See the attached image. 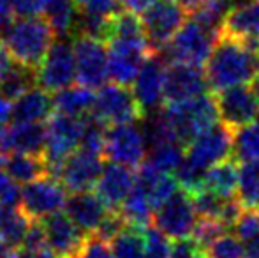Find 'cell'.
<instances>
[{
  "label": "cell",
  "mask_w": 259,
  "mask_h": 258,
  "mask_svg": "<svg viewBox=\"0 0 259 258\" xmlns=\"http://www.w3.org/2000/svg\"><path fill=\"white\" fill-rule=\"evenodd\" d=\"M18 253H20L18 251V248H14V246L0 241V258H16Z\"/></svg>",
  "instance_id": "obj_55"
},
{
  "label": "cell",
  "mask_w": 259,
  "mask_h": 258,
  "mask_svg": "<svg viewBox=\"0 0 259 258\" xmlns=\"http://www.w3.org/2000/svg\"><path fill=\"white\" fill-rule=\"evenodd\" d=\"M35 85V69L13 62L0 76V92L7 99H16L20 94Z\"/></svg>",
  "instance_id": "obj_32"
},
{
  "label": "cell",
  "mask_w": 259,
  "mask_h": 258,
  "mask_svg": "<svg viewBox=\"0 0 259 258\" xmlns=\"http://www.w3.org/2000/svg\"><path fill=\"white\" fill-rule=\"evenodd\" d=\"M252 89H254V92L257 94V97H259V69H257V72H256V76L252 78Z\"/></svg>",
  "instance_id": "obj_57"
},
{
  "label": "cell",
  "mask_w": 259,
  "mask_h": 258,
  "mask_svg": "<svg viewBox=\"0 0 259 258\" xmlns=\"http://www.w3.org/2000/svg\"><path fill=\"white\" fill-rule=\"evenodd\" d=\"M14 16H16V14H14L11 0H0V35L9 27V23L14 20Z\"/></svg>",
  "instance_id": "obj_51"
},
{
  "label": "cell",
  "mask_w": 259,
  "mask_h": 258,
  "mask_svg": "<svg viewBox=\"0 0 259 258\" xmlns=\"http://www.w3.org/2000/svg\"><path fill=\"white\" fill-rule=\"evenodd\" d=\"M147 152H148V159H147L148 165H152L154 168L166 173H173V170L177 168V165L184 158L182 145L177 140L157 141L154 145H148Z\"/></svg>",
  "instance_id": "obj_34"
},
{
  "label": "cell",
  "mask_w": 259,
  "mask_h": 258,
  "mask_svg": "<svg viewBox=\"0 0 259 258\" xmlns=\"http://www.w3.org/2000/svg\"><path fill=\"white\" fill-rule=\"evenodd\" d=\"M233 7V0H203L198 7L191 11L192 16L199 25L210 30L211 34L219 35L228 11Z\"/></svg>",
  "instance_id": "obj_35"
},
{
  "label": "cell",
  "mask_w": 259,
  "mask_h": 258,
  "mask_svg": "<svg viewBox=\"0 0 259 258\" xmlns=\"http://www.w3.org/2000/svg\"><path fill=\"white\" fill-rule=\"evenodd\" d=\"M103 156L111 163L138 168L147 159V141L140 126L136 122L108 126Z\"/></svg>",
  "instance_id": "obj_11"
},
{
  "label": "cell",
  "mask_w": 259,
  "mask_h": 258,
  "mask_svg": "<svg viewBox=\"0 0 259 258\" xmlns=\"http://www.w3.org/2000/svg\"><path fill=\"white\" fill-rule=\"evenodd\" d=\"M7 138L11 151L41 156L46 129L42 122H14L11 128H7Z\"/></svg>",
  "instance_id": "obj_28"
},
{
  "label": "cell",
  "mask_w": 259,
  "mask_h": 258,
  "mask_svg": "<svg viewBox=\"0 0 259 258\" xmlns=\"http://www.w3.org/2000/svg\"><path fill=\"white\" fill-rule=\"evenodd\" d=\"M118 212L122 214L127 227L133 228L148 227V225H152V216H154V209H152L150 202L136 184L125 196L122 205L118 207Z\"/></svg>",
  "instance_id": "obj_29"
},
{
  "label": "cell",
  "mask_w": 259,
  "mask_h": 258,
  "mask_svg": "<svg viewBox=\"0 0 259 258\" xmlns=\"http://www.w3.org/2000/svg\"><path fill=\"white\" fill-rule=\"evenodd\" d=\"M164 69L166 62L159 53L152 52L143 60L133 82V96L141 114L148 115L159 110L164 103Z\"/></svg>",
  "instance_id": "obj_16"
},
{
  "label": "cell",
  "mask_w": 259,
  "mask_h": 258,
  "mask_svg": "<svg viewBox=\"0 0 259 258\" xmlns=\"http://www.w3.org/2000/svg\"><path fill=\"white\" fill-rule=\"evenodd\" d=\"M64 209L72 223L87 235L96 232V228L103 221L104 214L108 212V207L101 202L99 196L96 193H90V191H78V193L67 196Z\"/></svg>",
  "instance_id": "obj_22"
},
{
  "label": "cell",
  "mask_w": 259,
  "mask_h": 258,
  "mask_svg": "<svg viewBox=\"0 0 259 258\" xmlns=\"http://www.w3.org/2000/svg\"><path fill=\"white\" fill-rule=\"evenodd\" d=\"M21 202V184L4 173L0 179V207H20Z\"/></svg>",
  "instance_id": "obj_48"
},
{
  "label": "cell",
  "mask_w": 259,
  "mask_h": 258,
  "mask_svg": "<svg viewBox=\"0 0 259 258\" xmlns=\"http://www.w3.org/2000/svg\"><path fill=\"white\" fill-rule=\"evenodd\" d=\"M50 0H11L16 16H37L42 14Z\"/></svg>",
  "instance_id": "obj_49"
},
{
  "label": "cell",
  "mask_w": 259,
  "mask_h": 258,
  "mask_svg": "<svg viewBox=\"0 0 259 258\" xmlns=\"http://www.w3.org/2000/svg\"><path fill=\"white\" fill-rule=\"evenodd\" d=\"M143 234V256L145 258H169V239L159 232L154 225L141 228Z\"/></svg>",
  "instance_id": "obj_41"
},
{
  "label": "cell",
  "mask_w": 259,
  "mask_h": 258,
  "mask_svg": "<svg viewBox=\"0 0 259 258\" xmlns=\"http://www.w3.org/2000/svg\"><path fill=\"white\" fill-rule=\"evenodd\" d=\"M228 228L221 223L219 219H210V217H198L196 225L192 228V239L201 246L203 249H206L211 242L217 237H221L222 234H226Z\"/></svg>",
  "instance_id": "obj_43"
},
{
  "label": "cell",
  "mask_w": 259,
  "mask_h": 258,
  "mask_svg": "<svg viewBox=\"0 0 259 258\" xmlns=\"http://www.w3.org/2000/svg\"><path fill=\"white\" fill-rule=\"evenodd\" d=\"M178 2H180L182 6L185 7V11H187V13H191V11L194 9V7H198L199 4L203 2V0H178Z\"/></svg>",
  "instance_id": "obj_56"
},
{
  "label": "cell",
  "mask_w": 259,
  "mask_h": 258,
  "mask_svg": "<svg viewBox=\"0 0 259 258\" xmlns=\"http://www.w3.org/2000/svg\"><path fill=\"white\" fill-rule=\"evenodd\" d=\"M173 175H175V180H177V186H180L185 193L194 195L196 191L203 190V175H205V170L192 165L185 156L177 165V168L173 170Z\"/></svg>",
  "instance_id": "obj_38"
},
{
  "label": "cell",
  "mask_w": 259,
  "mask_h": 258,
  "mask_svg": "<svg viewBox=\"0 0 259 258\" xmlns=\"http://www.w3.org/2000/svg\"><path fill=\"white\" fill-rule=\"evenodd\" d=\"M169 258H206V253L189 235V237L175 239L173 244H169Z\"/></svg>",
  "instance_id": "obj_47"
},
{
  "label": "cell",
  "mask_w": 259,
  "mask_h": 258,
  "mask_svg": "<svg viewBox=\"0 0 259 258\" xmlns=\"http://www.w3.org/2000/svg\"><path fill=\"white\" fill-rule=\"evenodd\" d=\"M231 228L235 230V237L243 244L259 237V207H243Z\"/></svg>",
  "instance_id": "obj_40"
},
{
  "label": "cell",
  "mask_w": 259,
  "mask_h": 258,
  "mask_svg": "<svg viewBox=\"0 0 259 258\" xmlns=\"http://www.w3.org/2000/svg\"><path fill=\"white\" fill-rule=\"evenodd\" d=\"M30 219L20 207H0V241L20 249Z\"/></svg>",
  "instance_id": "obj_31"
},
{
  "label": "cell",
  "mask_w": 259,
  "mask_h": 258,
  "mask_svg": "<svg viewBox=\"0 0 259 258\" xmlns=\"http://www.w3.org/2000/svg\"><path fill=\"white\" fill-rule=\"evenodd\" d=\"M13 101L11 121L14 122H45L53 114L52 96L41 87H30Z\"/></svg>",
  "instance_id": "obj_23"
},
{
  "label": "cell",
  "mask_w": 259,
  "mask_h": 258,
  "mask_svg": "<svg viewBox=\"0 0 259 258\" xmlns=\"http://www.w3.org/2000/svg\"><path fill=\"white\" fill-rule=\"evenodd\" d=\"M219 121L233 131L256 121L259 114V97L249 83L233 85L215 94Z\"/></svg>",
  "instance_id": "obj_13"
},
{
  "label": "cell",
  "mask_w": 259,
  "mask_h": 258,
  "mask_svg": "<svg viewBox=\"0 0 259 258\" xmlns=\"http://www.w3.org/2000/svg\"><path fill=\"white\" fill-rule=\"evenodd\" d=\"M16 258H35V256L30 255V253H27V251H21V253H18Z\"/></svg>",
  "instance_id": "obj_58"
},
{
  "label": "cell",
  "mask_w": 259,
  "mask_h": 258,
  "mask_svg": "<svg viewBox=\"0 0 259 258\" xmlns=\"http://www.w3.org/2000/svg\"><path fill=\"white\" fill-rule=\"evenodd\" d=\"M138 168L140 170L136 173L134 184L145 193L152 209H157L160 203H164L177 191V180H175V177L171 173L160 172L152 165H148L147 161L141 163Z\"/></svg>",
  "instance_id": "obj_24"
},
{
  "label": "cell",
  "mask_w": 259,
  "mask_h": 258,
  "mask_svg": "<svg viewBox=\"0 0 259 258\" xmlns=\"http://www.w3.org/2000/svg\"><path fill=\"white\" fill-rule=\"evenodd\" d=\"M259 69V53L243 43L219 34L205 62V78L211 90L219 92L233 85L250 83Z\"/></svg>",
  "instance_id": "obj_1"
},
{
  "label": "cell",
  "mask_w": 259,
  "mask_h": 258,
  "mask_svg": "<svg viewBox=\"0 0 259 258\" xmlns=\"http://www.w3.org/2000/svg\"><path fill=\"white\" fill-rule=\"evenodd\" d=\"M217 38L219 35L206 30L194 18H187L175 32L171 41L155 53H159L166 64L182 62L203 67Z\"/></svg>",
  "instance_id": "obj_4"
},
{
  "label": "cell",
  "mask_w": 259,
  "mask_h": 258,
  "mask_svg": "<svg viewBox=\"0 0 259 258\" xmlns=\"http://www.w3.org/2000/svg\"><path fill=\"white\" fill-rule=\"evenodd\" d=\"M243 249H245V258H259V237L245 242Z\"/></svg>",
  "instance_id": "obj_53"
},
{
  "label": "cell",
  "mask_w": 259,
  "mask_h": 258,
  "mask_svg": "<svg viewBox=\"0 0 259 258\" xmlns=\"http://www.w3.org/2000/svg\"><path fill=\"white\" fill-rule=\"evenodd\" d=\"M42 16L52 27L55 38H72L76 20L74 0H50Z\"/></svg>",
  "instance_id": "obj_30"
},
{
  "label": "cell",
  "mask_w": 259,
  "mask_h": 258,
  "mask_svg": "<svg viewBox=\"0 0 259 258\" xmlns=\"http://www.w3.org/2000/svg\"><path fill=\"white\" fill-rule=\"evenodd\" d=\"M76 80L74 53L69 38H57L52 43L41 64L35 67V83L48 92H57L72 85Z\"/></svg>",
  "instance_id": "obj_10"
},
{
  "label": "cell",
  "mask_w": 259,
  "mask_h": 258,
  "mask_svg": "<svg viewBox=\"0 0 259 258\" xmlns=\"http://www.w3.org/2000/svg\"><path fill=\"white\" fill-rule=\"evenodd\" d=\"M219 34L229 35L259 53V0H243L228 11Z\"/></svg>",
  "instance_id": "obj_19"
},
{
  "label": "cell",
  "mask_w": 259,
  "mask_h": 258,
  "mask_svg": "<svg viewBox=\"0 0 259 258\" xmlns=\"http://www.w3.org/2000/svg\"><path fill=\"white\" fill-rule=\"evenodd\" d=\"M159 112L173 138L182 147L219 122L215 96L206 92L178 103H167V106H160Z\"/></svg>",
  "instance_id": "obj_3"
},
{
  "label": "cell",
  "mask_w": 259,
  "mask_h": 258,
  "mask_svg": "<svg viewBox=\"0 0 259 258\" xmlns=\"http://www.w3.org/2000/svg\"><path fill=\"white\" fill-rule=\"evenodd\" d=\"M46 242L57 258H76L85 242L87 234H83L71 221L67 214L55 212L41 219Z\"/></svg>",
  "instance_id": "obj_20"
},
{
  "label": "cell",
  "mask_w": 259,
  "mask_h": 258,
  "mask_svg": "<svg viewBox=\"0 0 259 258\" xmlns=\"http://www.w3.org/2000/svg\"><path fill=\"white\" fill-rule=\"evenodd\" d=\"M157 0H118L120 4V9L127 11V13H133L136 16L143 14L152 4H155Z\"/></svg>",
  "instance_id": "obj_50"
},
{
  "label": "cell",
  "mask_w": 259,
  "mask_h": 258,
  "mask_svg": "<svg viewBox=\"0 0 259 258\" xmlns=\"http://www.w3.org/2000/svg\"><path fill=\"white\" fill-rule=\"evenodd\" d=\"M4 175V168H2V159H0V179H2Z\"/></svg>",
  "instance_id": "obj_59"
},
{
  "label": "cell",
  "mask_w": 259,
  "mask_h": 258,
  "mask_svg": "<svg viewBox=\"0 0 259 258\" xmlns=\"http://www.w3.org/2000/svg\"><path fill=\"white\" fill-rule=\"evenodd\" d=\"M192 205L198 214V217H210V219H219L222 217V209H224L226 198H221L208 190H199L194 195H191ZM222 223V221H221Z\"/></svg>",
  "instance_id": "obj_39"
},
{
  "label": "cell",
  "mask_w": 259,
  "mask_h": 258,
  "mask_svg": "<svg viewBox=\"0 0 259 258\" xmlns=\"http://www.w3.org/2000/svg\"><path fill=\"white\" fill-rule=\"evenodd\" d=\"M2 168L4 173L18 184H27L37 177L45 175V173H50L42 156L23 154V152L14 151L4 156Z\"/></svg>",
  "instance_id": "obj_27"
},
{
  "label": "cell",
  "mask_w": 259,
  "mask_h": 258,
  "mask_svg": "<svg viewBox=\"0 0 259 258\" xmlns=\"http://www.w3.org/2000/svg\"><path fill=\"white\" fill-rule=\"evenodd\" d=\"M206 258H245L243 242L235 235L222 234L205 249Z\"/></svg>",
  "instance_id": "obj_42"
},
{
  "label": "cell",
  "mask_w": 259,
  "mask_h": 258,
  "mask_svg": "<svg viewBox=\"0 0 259 258\" xmlns=\"http://www.w3.org/2000/svg\"><path fill=\"white\" fill-rule=\"evenodd\" d=\"M76 82L87 89H99L108 80V46L103 39L72 35Z\"/></svg>",
  "instance_id": "obj_9"
},
{
  "label": "cell",
  "mask_w": 259,
  "mask_h": 258,
  "mask_svg": "<svg viewBox=\"0 0 259 258\" xmlns=\"http://www.w3.org/2000/svg\"><path fill=\"white\" fill-rule=\"evenodd\" d=\"M55 41V34L45 16H20L2 32L0 43L14 62L35 69Z\"/></svg>",
  "instance_id": "obj_2"
},
{
  "label": "cell",
  "mask_w": 259,
  "mask_h": 258,
  "mask_svg": "<svg viewBox=\"0 0 259 258\" xmlns=\"http://www.w3.org/2000/svg\"><path fill=\"white\" fill-rule=\"evenodd\" d=\"M103 166V156L78 149L64 159L55 175H58L65 191H71V193L90 191L96 186Z\"/></svg>",
  "instance_id": "obj_17"
},
{
  "label": "cell",
  "mask_w": 259,
  "mask_h": 258,
  "mask_svg": "<svg viewBox=\"0 0 259 258\" xmlns=\"http://www.w3.org/2000/svg\"><path fill=\"white\" fill-rule=\"evenodd\" d=\"M187 16L189 13L178 0H157L152 4L141 14V27L150 52L162 50Z\"/></svg>",
  "instance_id": "obj_7"
},
{
  "label": "cell",
  "mask_w": 259,
  "mask_h": 258,
  "mask_svg": "<svg viewBox=\"0 0 259 258\" xmlns=\"http://www.w3.org/2000/svg\"><path fill=\"white\" fill-rule=\"evenodd\" d=\"M233 158L236 161H254L259 159V122L250 124L235 131L233 136Z\"/></svg>",
  "instance_id": "obj_36"
},
{
  "label": "cell",
  "mask_w": 259,
  "mask_h": 258,
  "mask_svg": "<svg viewBox=\"0 0 259 258\" xmlns=\"http://www.w3.org/2000/svg\"><path fill=\"white\" fill-rule=\"evenodd\" d=\"M236 188H238V161L233 156L205 170L203 190L211 191L221 198H231L236 195Z\"/></svg>",
  "instance_id": "obj_26"
},
{
  "label": "cell",
  "mask_w": 259,
  "mask_h": 258,
  "mask_svg": "<svg viewBox=\"0 0 259 258\" xmlns=\"http://www.w3.org/2000/svg\"><path fill=\"white\" fill-rule=\"evenodd\" d=\"M9 138H7V128L6 126H0V159L6 154H9Z\"/></svg>",
  "instance_id": "obj_54"
},
{
  "label": "cell",
  "mask_w": 259,
  "mask_h": 258,
  "mask_svg": "<svg viewBox=\"0 0 259 258\" xmlns=\"http://www.w3.org/2000/svg\"><path fill=\"white\" fill-rule=\"evenodd\" d=\"M113 258H145L143 256V234L141 228L125 227L111 241Z\"/></svg>",
  "instance_id": "obj_37"
},
{
  "label": "cell",
  "mask_w": 259,
  "mask_h": 258,
  "mask_svg": "<svg viewBox=\"0 0 259 258\" xmlns=\"http://www.w3.org/2000/svg\"><path fill=\"white\" fill-rule=\"evenodd\" d=\"M76 258H113V251L108 241L90 234L85 237V242Z\"/></svg>",
  "instance_id": "obj_46"
},
{
  "label": "cell",
  "mask_w": 259,
  "mask_h": 258,
  "mask_svg": "<svg viewBox=\"0 0 259 258\" xmlns=\"http://www.w3.org/2000/svg\"><path fill=\"white\" fill-rule=\"evenodd\" d=\"M11 108H13V101L0 92V126H6L11 121Z\"/></svg>",
  "instance_id": "obj_52"
},
{
  "label": "cell",
  "mask_w": 259,
  "mask_h": 258,
  "mask_svg": "<svg viewBox=\"0 0 259 258\" xmlns=\"http://www.w3.org/2000/svg\"><path fill=\"white\" fill-rule=\"evenodd\" d=\"M108 78L116 85L129 87L134 82L143 60L150 55L145 35L108 39Z\"/></svg>",
  "instance_id": "obj_6"
},
{
  "label": "cell",
  "mask_w": 259,
  "mask_h": 258,
  "mask_svg": "<svg viewBox=\"0 0 259 258\" xmlns=\"http://www.w3.org/2000/svg\"><path fill=\"white\" fill-rule=\"evenodd\" d=\"M238 2H243V0H233V6H235V4H238Z\"/></svg>",
  "instance_id": "obj_60"
},
{
  "label": "cell",
  "mask_w": 259,
  "mask_h": 258,
  "mask_svg": "<svg viewBox=\"0 0 259 258\" xmlns=\"http://www.w3.org/2000/svg\"><path fill=\"white\" fill-rule=\"evenodd\" d=\"M92 115H96L106 126L131 124L143 119V114L133 96V90L116 83L97 89Z\"/></svg>",
  "instance_id": "obj_12"
},
{
  "label": "cell",
  "mask_w": 259,
  "mask_h": 258,
  "mask_svg": "<svg viewBox=\"0 0 259 258\" xmlns=\"http://www.w3.org/2000/svg\"><path fill=\"white\" fill-rule=\"evenodd\" d=\"M94 99H96V94L92 89H87L79 83L69 85L57 90L52 97L53 112L71 115V117H85V115L92 114Z\"/></svg>",
  "instance_id": "obj_25"
},
{
  "label": "cell",
  "mask_w": 259,
  "mask_h": 258,
  "mask_svg": "<svg viewBox=\"0 0 259 258\" xmlns=\"http://www.w3.org/2000/svg\"><path fill=\"white\" fill-rule=\"evenodd\" d=\"M208 83L205 71L199 65L169 62L164 69V99L167 103H178L205 94Z\"/></svg>",
  "instance_id": "obj_18"
},
{
  "label": "cell",
  "mask_w": 259,
  "mask_h": 258,
  "mask_svg": "<svg viewBox=\"0 0 259 258\" xmlns=\"http://www.w3.org/2000/svg\"><path fill=\"white\" fill-rule=\"evenodd\" d=\"M125 227L127 225H125V221H123L122 214H120L118 210L108 209V212L104 214L103 221H101L99 227L96 228L94 235H97V237H101V239H104V241L109 242L113 237H116V235H118Z\"/></svg>",
  "instance_id": "obj_45"
},
{
  "label": "cell",
  "mask_w": 259,
  "mask_h": 258,
  "mask_svg": "<svg viewBox=\"0 0 259 258\" xmlns=\"http://www.w3.org/2000/svg\"><path fill=\"white\" fill-rule=\"evenodd\" d=\"M136 173L129 166L118 165V163H109L103 166L96 182V195L108 209L118 210L125 196L134 186Z\"/></svg>",
  "instance_id": "obj_21"
},
{
  "label": "cell",
  "mask_w": 259,
  "mask_h": 258,
  "mask_svg": "<svg viewBox=\"0 0 259 258\" xmlns=\"http://www.w3.org/2000/svg\"><path fill=\"white\" fill-rule=\"evenodd\" d=\"M74 6L81 13L103 18H111L120 11L118 0H74Z\"/></svg>",
  "instance_id": "obj_44"
},
{
  "label": "cell",
  "mask_w": 259,
  "mask_h": 258,
  "mask_svg": "<svg viewBox=\"0 0 259 258\" xmlns=\"http://www.w3.org/2000/svg\"><path fill=\"white\" fill-rule=\"evenodd\" d=\"M152 225L159 232H162L167 239H182L192 234V228L198 219V214L192 205V198L189 193L175 191L164 203L154 209Z\"/></svg>",
  "instance_id": "obj_14"
},
{
  "label": "cell",
  "mask_w": 259,
  "mask_h": 258,
  "mask_svg": "<svg viewBox=\"0 0 259 258\" xmlns=\"http://www.w3.org/2000/svg\"><path fill=\"white\" fill-rule=\"evenodd\" d=\"M83 119L85 117H71L64 114L50 115L46 119V138L41 156L52 175L57 173L64 159L78 149L83 133Z\"/></svg>",
  "instance_id": "obj_5"
},
{
  "label": "cell",
  "mask_w": 259,
  "mask_h": 258,
  "mask_svg": "<svg viewBox=\"0 0 259 258\" xmlns=\"http://www.w3.org/2000/svg\"><path fill=\"white\" fill-rule=\"evenodd\" d=\"M233 136L235 131L222 122H217L185 145L187 151L184 156L198 168L208 170L233 156Z\"/></svg>",
  "instance_id": "obj_15"
},
{
  "label": "cell",
  "mask_w": 259,
  "mask_h": 258,
  "mask_svg": "<svg viewBox=\"0 0 259 258\" xmlns=\"http://www.w3.org/2000/svg\"><path fill=\"white\" fill-rule=\"evenodd\" d=\"M67 191L52 173L23 184L20 209L30 221H41L64 209Z\"/></svg>",
  "instance_id": "obj_8"
},
{
  "label": "cell",
  "mask_w": 259,
  "mask_h": 258,
  "mask_svg": "<svg viewBox=\"0 0 259 258\" xmlns=\"http://www.w3.org/2000/svg\"><path fill=\"white\" fill-rule=\"evenodd\" d=\"M236 195L243 207H259V159L242 161Z\"/></svg>",
  "instance_id": "obj_33"
}]
</instances>
